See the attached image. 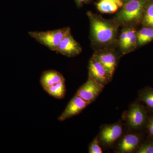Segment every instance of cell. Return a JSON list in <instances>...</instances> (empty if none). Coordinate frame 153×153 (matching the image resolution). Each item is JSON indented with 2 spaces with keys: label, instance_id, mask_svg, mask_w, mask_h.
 <instances>
[{
  "label": "cell",
  "instance_id": "1",
  "mask_svg": "<svg viewBox=\"0 0 153 153\" xmlns=\"http://www.w3.org/2000/svg\"><path fill=\"white\" fill-rule=\"evenodd\" d=\"M87 15L90 21L91 36L93 42L101 46L113 44L117 35V22L104 19L90 11Z\"/></svg>",
  "mask_w": 153,
  "mask_h": 153
},
{
  "label": "cell",
  "instance_id": "2",
  "mask_svg": "<svg viewBox=\"0 0 153 153\" xmlns=\"http://www.w3.org/2000/svg\"><path fill=\"white\" fill-rule=\"evenodd\" d=\"M148 0H128L123 4L116 17L118 24H137L141 22Z\"/></svg>",
  "mask_w": 153,
  "mask_h": 153
},
{
  "label": "cell",
  "instance_id": "3",
  "mask_svg": "<svg viewBox=\"0 0 153 153\" xmlns=\"http://www.w3.org/2000/svg\"><path fill=\"white\" fill-rule=\"evenodd\" d=\"M70 33V28L65 27L49 31L30 32L29 34L37 42L55 52L62 39Z\"/></svg>",
  "mask_w": 153,
  "mask_h": 153
},
{
  "label": "cell",
  "instance_id": "4",
  "mask_svg": "<svg viewBox=\"0 0 153 153\" xmlns=\"http://www.w3.org/2000/svg\"><path fill=\"white\" fill-rule=\"evenodd\" d=\"M149 116L146 108L140 102L133 103L126 114V121L134 129L146 127Z\"/></svg>",
  "mask_w": 153,
  "mask_h": 153
},
{
  "label": "cell",
  "instance_id": "5",
  "mask_svg": "<svg viewBox=\"0 0 153 153\" xmlns=\"http://www.w3.org/2000/svg\"><path fill=\"white\" fill-rule=\"evenodd\" d=\"M104 87L88 75L87 81L79 88L76 94L90 104L97 98Z\"/></svg>",
  "mask_w": 153,
  "mask_h": 153
},
{
  "label": "cell",
  "instance_id": "6",
  "mask_svg": "<svg viewBox=\"0 0 153 153\" xmlns=\"http://www.w3.org/2000/svg\"><path fill=\"white\" fill-rule=\"evenodd\" d=\"M123 132V128L120 123L104 126L100 130L99 140L105 146H110L120 137Z\"/></svg>",
  "mask_w": 153,
  "mask_h": 153
},
{
  "label": "cell",
  "instance_id": "7",
  "mask_svg": "<svg viewBox=\"0 0 153 153\" xmlns=\"http://www.w3.org/2000/svg\"><path fill=\"white\" fill-rule=\"evenodd\" d=\"M88 75L105 86L110 82L112 78L103 65L93 56L89 60Z\"/></svg>",
  "mask_w": 153,
  "mask_h": 153
},
{
  "label": "cell",
  "instance_id": "8",
  "mask_svg": "<svg viewBox=\"0 0 153 153\" xmlns=\"http://www.w3.org/2000/svg\"><path fill=\"white\" fill-rule=\"evenodd\" d=\"M55 52L68 57H73L82 52V47L69 33L62 39Z\"/></svg>",
  "mask_w": 153,
  "mask_h": 153
},
{
  "label": "cell",
  "instance_id": "9",
  "mask_svg": "<svg viewBox=\"0 0 153 153\" xmlns=\"http://www.w3.org/2000/svg\"><path fill=\"white\" fill-rule=\"evenodd\" d=\"M89 104H90L75 94L68 102L62 114L58 117V120L60 122L64 121L79 114Z\"/></svg>",
  "mask_w": 153,
  "mask_h": 153
},
{
  "label": "cell",
  "instance_id": "10",
  "mask_svg": "<svg viewBox=\"0 0 153 153\" xmlns=\"http://www.w3.org/2000/svg\"><path fill=\"white\" fill-rule=\"evenodd\" d=\"M93 56L103 65L112 78L118 62L115 53L110 50H100L96 52Z\"/></svg>",
  "mask_w": 153,
  "mask_h": 153
},
{
  "label": "cell",
  "instance_id": "11",
  "mask_svg": "<svg viewBox=\"0 0 153 153\" xmlns=\"http://www.w3.org/2000/svg\"><path fill=\"white\" fill-rule=\"evenodd\" d=\"M142 142V137L140 134H128L120 142L118 149L120 153L133 152L137 150Z\"/></svg>",
  "mask_w": 153,
  "mask_h": 153
},
{
  "label": "cell",
  "instance_id": "12",
  "mask_svg": "<svg viewBox=\"0 0 153 153\" xmlns=\"http://www.w3.org/2000/svg\"><path fill=\"white\" fill-rule=\"evenodd\" d=\"M65 81L63 75L55 70H48L44 71L41 75L40 82L41 86L46 90L52 85Z\"/></svg>",
  "mask_w": 153,
  "mask_h": 153
},
{
  "label": "cell",
  "instance_id": "13",
  "mask_svg": "<svg viewBox=\"0 0 153 153\" xmlns=\"http://www.w3.org/2000/svg\"><path fill=\"white\" fill-rule=\"evenodd\" d=\"M137 47V31L133 27H126L125 39L123 44L120 47L122 52L126 54L133 51Z\"/></svg>",
  "mask_w": 153,
  "mask_h": 153
},
{
  "label": "cell",
  "instance_id": "14",
  "mask_svg": "<svg viewBox=\"0 0 153 153\" xmlns=\"http://www.w3.org/2000/svg\"><path fill=\"white\" fill-rule=\"evenodd\" d=\"M122 0H100L97 4V7L103 13H115L123 5Z\"/></svg>",
  "mask_w": 153,
  "mask_h": 153
},
{
  "label": "cell",
  "instance_id": "15",
  "mask_svg": "<svg viewBox=\"0 0 153 153\" xmlns=\"http://www.w3.org/2000/svg\"><path fill=\"white\" fill-rule=\"evenodd\" d=\"M153 41V28L143 26L137 32V47H141Z\"/></svg>",
  "mask_w": 153,
  "mask_h": 153
},
{
  "label": "cell",
  "instance_id": "16",
  "mask_svg": "<svg viewBox=\"0 0 153 153\" xmlns=\"http://www.w3.org/2000/svg\"><path fill=\"white\" fill-rule=\"evenodd\" d=\"M140 101L144 104L149 109L153 112V88L146 87L140 90L138 94Z\"/></svg>",
  "mask_w": 153,
  "mask_h": 153
},
{
  "label": "cell",
  "instance_id": "17",
  "mask_svg": "<svg viewBox=\"0 0 153 153\" xmlns=\"http://www.w3.org/2000/svg\"><path fill=\"white\" fill-rule=\"evenodd\" d=\"M45 91L55 98L61 99L64 98L66 92L65 81L52 85L46 89Z\"/></svg>",
  "mask_w": 153,
  "mask_h": 153
},
{
  "label": "cell",
  "instance_id": "18",
  "mask_svg": "<svg viewBox=\"0 0 153 153\" xmlns=\"http://www.w3.org/2000/svg\"><path fill=\"white\" fill-rule=\"evenodd\" d=\"M141 23L143 26L153 28V0H148Z\"/></svg>",
  "mask_w": 153,
  "mask_h": 153
},
{
  "label": "cell",
  "instance_id": "19",
  "mask_svg": "<svg viewBox=\"0 0 153 153\" xmlns=\"http://www.w3.org/2000/svg\"><path fill=\"white\" fill-rule=\"evenodd\" d=\"M136 152L137 153H153V138L142 142Z\"/></svg>",
  "mask_w": 153,
  "mask_h": 153
},
{
  "label": "cell",
  "instance_id": "20",
  "mask_svg": "<svg viewBox=\"0 0 153 153\" xmlns=\"http://www.w3.org/2000/svg\"><path fill=\"white\" fill-rule=\"evenodd\" d=\"M89 153H102L103 152L100 145V141L97 137L95 138L91 143L88 148Z\"/></svg>",
  "mask_w": 153,
  "mask_h": 153
},
{
  "label": "cell",
  "instance_id": "21",
  "mask_svg": "<svg viewBox=\"0 0 153 153\" xmlns=\"http://www.w3.org/2000/svg\"><path fill=\"white\" fill-rule=\"evenodd\" d=\"M147 131L151 137L153 138V115L149 116L146 126Z\"/></svg>",
  "mask_w": 153,
  "mask_h": 153
},
{
  "label": "cell",
  "instance_id": "22",
  "mask_svg": "<svg viewBox=\"0 0 153 153\" xmlns=\"http://www.w3.org/2000/svg\"><path fill=\"white\" fill-rule=\"evenodd\" d=\"M90 0H75V2L78 6H81L83 4L88 2Z\"/></svg>",
  "mask_w": 153,
  "mask_h": 153
},
{
  "label": "cell",
  "instance_id": "23",
  "mask_svg": "<svg viewBox=\"0 0 153 153\" xmlns=\"http://www.w3.org/2000/svg\"><path fill=\"white\" fill-rule=\"evenodd\" d=\"M128 1V0H126V1Z\"/></svg>",
  "mask_w": 153,
  "mask_h": 153
},
{
  "label": "cell",
  "instance_id": "24",
  "mask_svg": "<svg viewBox=\"0 0 153 153\" xmlns=\"http://www.w3.org/2000/svg\"></svg>",
  "mask_w": 153,
  "mask_h": 153
}]
</instances>
